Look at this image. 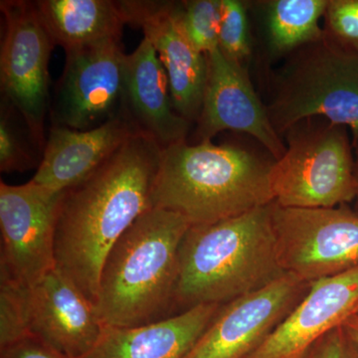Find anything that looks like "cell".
I'll return each instance as SVG.
<instances>
[{
    "mask_svg": "<svg viewBox=\"0 0 358 358\" xmlns=\"http://www.w3.org/2000/svg\"><path fill=\"white\" fill-rule=\"evenodd\" d=\"M353 152H355V185H357V193H355V209L358 212V138L352 141Z\"/></svg>",
    "mask_w": 358,
    "mask_h": 358,
    "instance_id": "obj_29",
    "label": "cell"
},
{
    "mask_svg": "<svg viewBox=\"0 0 358 358\" xmlns=\"http://www.w3.org/2000/svg\"><path fill=\"white\" fill-rule=\"evenodd\" d=\"M28 294L29 287L0 278V348L30 336Z\"/></svg>",
    "mask_w": 358,
    "mask_h": 358,
    "instance_id": "obj_23",
    "label": "cell"
},
{
    "mask_svg": "<svg viewBox=\"0 0 358 358\" xmlns=\"http://www.w3.org/2000/svg\"><path fill=\"white\" fill-rule=\"evenodd\" d=\"M249 11L248 2L222 0L218 48L226 57L243 65L253 53Z\"/></svg>",
    "mask_w": 358,
    "mask_h": 358,
    "instance_id": "obj_22",
    "label": "cell"
},
{
    "mask_svg": "<svg viewBox=\"0 0 358 358\" xmlns=\"http://www.w3.org/2000/svg\"><path fill=\"white\" fill-rule=\"evenodd\" d=\"M120 40L65 52L52 110L53 127L87 131L121 114L128 55Z\"/></svg>",
    "mask_w": 358,
    "mask_h": 358,
    "instance_id": "obj_10",
    "label": "cell"
},
{
    "mask_svg": "<svg viewBox=\"0 0 358 358\" xmlns=\"http://www.w3.org/2000/svg\"><path fill=\"white\" fill-rule=\"evenodd\" d=\"M4 34L0 52V84L7 102L17 110L40 150L49 109L48 64L55 46L36 2H0Z\"/></svg>",
    "mask_w": 358,
    "mask_h": 358,
    "instance_id": "obj_8",
    "label": "cell"
},
{
    "mask_svg": "<svg viewBox=\"0 0 358 358\" xmlns=\"http://www.w3.org/2000/svg\"><path fill=\"white\" fill-rule=\"evenodd\" d=\"M192 224L166 209L141 216L110 249L96 308L105 327L143 326L173 305L179 251Z\"/></svg>",
    "mask_w": 358,
    "mask_h": 358,
    "instance_id": "obj_4",
    "label": "cell"
},
{
    "mask_svg": "<svg viewBox=\"0 0 358 358\" xmlns=\"http://www.w3.org/2000/svg\"><path fill=\"white\" fill-rule=\"evenodd\" d=\"M272 218L285 274L310 285L358 267V212L348 204L286 208L274 202Z\"/></svg>",
    "mask_w": 358,
    "mask_h": 358,
    "instance_id": "obj_7",
    "label": "cell"
},
{
    "mask_svg": "<svg viewBox=\"0 0 358 358\" xmlns=\"http://www.w3.org/2000/svg\"><path fill=\"white\" fill-rule=\"evenodd\" d=\"M305 358H350V341L343 326L320 339Z\"/></svg>",
    "mask_w": 358,
    "mask_h": 358,
    "instance_id": "obj_27",
    "label": "cell"
},
{
    "mask_svg": "<svg viewBox=\"0 0 358 358\" xmlns=\"http://www.w3.org/2000/svg\"><path fill=\"white\" fill-rule=\"evenodd\" d=\"M206 57V87L196 121L199 143L211 141L221 131H236L255 138L273 159H281L286 143L275 131L246 65L226 57L219 48Z\"/></svg>",
    "mask_w": 358,
    "mask_h": 358,
    "instance_id": "obj_13",
    "label": "cell"
},
{
    "mask_svg": "<svg viewBox=\"0 0 358 358\" xmlns=\"http://www.w3.org/2000/svg\"><path fill=\"white\" fill-rule=\"evenodd\" d=\"M122 112L134 129L162 150L187 141L192 122L174 110L169 77L150 40L128 55Z\"/></svg>",
    "mask_w": 358,
    "mask_h": 358,
    "instance_id": "obj_17",
    "label": "cell"
},
{
    "mask_svg": "<svg viewBox=\"0 0 358 358\" xmlns=\"http://www.w3.org/2000/svg\"><path fill=\"white\" fill-rule=\"evenodd\" d=\"M310 285L284 274L267 286L221 306L186 358H247L255 352Z\"/></svg>",
    "mask_w": 358,
    "mask_h": 358,
    "instance_id": "obj_11",
    "label": "cell"
},
{
    "mask_svg": "<svg viewBox=\"0 0 358 358\" xmlns=\"http://www.w3.org/2000/svg\"><path fill=\"white\" fill-rule=\"evenodd\" d=\"M136 134L122 112L87 131L52 127L31 181L51 192H64L91 176Z\"/></svg>",
    "mask_w": 358,
    "mask_h": 358,
    "instance_id": "obj_16",
    "label": "cell"
},
{
    "mask_svg": "<svg viewBox=\"0 0 358 358\" xmlns=\"http://www.w3.org/2000/svg\"><path fill=\"white\" fill-rule=\"evenodd\" d=\"M95 303L57 268L29 288L30 336L70 358H84L105 329Z\"/></svg>",
    "mask_w": 358,
    "mask_h": 358,
    "instance_id": "obj_15",
    "label": "cell"
},
{
    "mask_svg": "<svg viewBox=\"0 0 358 358\" xmlns=\"http://www.w3.org/2000/svg\"><path fill=\"white\" fill-rule=\"evenodd\" d=\"M358 303V267L310 284L262 345L247 358H305L313 346L343 326Z\"/></svg>",
    "mask_w": 358,
    "mask_h": 358,
    "instance_id": "obj_14",
    "label": "cell"
},
{
    "mask_svg": "<svg viewBox=\"0 0 358 358\" xmlns=\"http://www.w3.org/2000/svg\"><path fill=\"white\" fill-rule=\"evenodd\" d=\"M124 23L140 28L150 40L169 77L174 110L190 122L199 120L208 63L186 36L178 1H117Z\"/></svg>",
    "mask_w": 358,
    "mask_h": 358,
    "instance_id": "obj_12",
    "label": "cell"
},
{
    "mask_svg": "<svg viewBox=\"0 0 358 358\" xmlns=\"http://www.w3.org/2000/svg\"><path fill=\"white\" fill-rule=\"evenodd\" d=\"M63 192L31 180L0 182V278L33 287L56 268L55 234Z\"/></svg>",
    "mask_w": 358,
    "mask_h": 358,
    "instance_id": "obj_9",
    "label": "cell"
},
{
    "mask_svg": "<svg viewBox=\"0 0 358 358\" xmlns=\"http://www.w3.org/2000/svg\"><path fill=\"white\" fill-rule=\"evenodd\" d=\"M0 117V171L3 173L23 171L35 166L31 150L16 128L11 117L9 103L3 101Z\"/></svg>",
    "mask_w": 358,
    "mask_h": 358,
    "instance_id": "obj_24",
    "label": "cell"
},
{
    "mask_svg": "<svg viewBox=\"0 0 358 358\" xmlns=\"http://www.w3.org/2000/svg\"><path fill=\"white\" fill-rule=\"evenodd\" d=\"M266 108L280 136L296 122L322 117L358 138V50L326 36L303 45L268 75Z\"/></svg>",
    "mask_w": 358,
    "mask_h": 358,
    "instance_id": "obj_5",
    "label": "cell"
},
{
    "mask_svg": "<svg viewBox=\"0 0 358 358\" xmlns=\"http://www.w3.org/2000/svg\"><path fill=\"white\" fill-rule=\"evenodd\" d=\"M162 148L136 134L79 185L63 192L55 234L56 268L95 303L106 258L152 208Z\"/></svg>",
    "mask_w": 358,
    "mask_h": 358,
    "instance_id": "obj_1",
    "label": "cell"
},
{
    "mask_svg": "<svg viewBox=\"0 0 358 358\" xmlns=\"http://www.w3.org/2000/svg\"><path fill=\"white\" fill-rule=\"evenodd\" d=\"M273 203L216 223L190 226L179 251L173 305L185 310L224 305L285 274L278 258Z\"/></svg>",
    "mask_w": 358,
    "mask_h": 358,
    "instance_id": "obj_3",
    "label": "cell"
},
{
    "mask_svg": "<svg viewBox=\"0 0 358 358\" xmlns=\"http://www.w3.org/2000/svg\"><path fill=\"white\" fill-rule=\"evenodd\" d=\"M178 16L193 46L206 54L218 48L222 0L178 1Z\"/></svg>",
    "mask_w": 358,
    "mask_h": 358,
    "instance_id": "obj_21",
    "label": "cell"
},
{
    "mask_svg": "<svg viewBox=\"0 0 358 358\" xmlns=\"http://www.w3.org/2000/svg\"><path fill=\"white\" fill-rule=\"evenodd\" d=\"M0 358H70L33 336L0 348Z\"/></svg>",
    "mask_w": 358,
    "mask_h": 358,
    "instance_id": "obj_26",
    "label": "cell"
},
{
    "mask_svg": "<svg viewBox=\"0 0 358 358\" xmlns=\"http://www.w3.org/2000/svg\"><path fill=\"white\" fill-rule=\"evenodd\" d=\"M221 306H195L143 326L106 327L94 350L84 358H186Z\"/></svg>",
    "mask_w": 358,
    "mask_h": 358,
    "instance_id": "obj_18",
    "label": "cell"
},
{
    "mask_svg": "<svg viewBox=\"0 0 358 358\" xmlns=\"http://www.w3.org/2000/svg\"><path fill=\"white\" fill-rule=\"evenodd\" d=\"M329 0H266L250 2L261 20L268 60L288 57L303 45L322 38Z\"/></svg>",
    "mask_w": 358,
    "mask_h": 358,
    "instance_id": "obj_20",
    "label": "cell"
},
{
    "mask_svg": "<svg viewBox=\"0 0 358 358\" xmlns=\"http://www.w3.org/2000/svg\"><path fill=\"white\" fill-rule=\"evenodd\" d=\"M286 152L270 171L275 204L331 208L355 201V152L350 129L326 117L296 122L284 134Z\"/></svg>",
    "mask_w": 358,
    "mask_h": 358,
    "instance_id": "obj_6",
    "label": "cell"
},
{
    "mask_svg": "<svg viewBox=\"0 0 358 358\" xmlns=\"http://www.w3.org/2000/svg\"><path fill=\"white\" fill-rule=\"evenodd\" d=\"M272 162L236 145L202 141L162 150L152 188V208L206 225L274 202Z\"/></svg>",
    "mask_w": 358,
    "mask_h": 358,
    "instance_id": "obj_2",
    "label": "cell"
},
{
    "mask_svg": "<svg viewBox=\"0 0 358 358\" xmlns=\"http://www.w3.org/2000/svg\"><path fill=\"white\" fill-rule=\"evenodd\" d=\"M324 20L327 37L358 50V0H329Z\"/></svg>",
    "mask_w": 358,
    "mask_h": 358,
    "instance_id": "obj_25",
    "label": "cell"
},
{
    "mask_svg": "<svg viewBox=\"0 0 358 358\" xmlns=\"http://www.w3.org/2000/svg\"><path fill=\"white\" fill-rule=\"evenodd\" d=\"M358 313V303H357V308H355V313Z\"/></svg>",
    "mask_w": 358,
    "mask_h": 358,
    "instance_id": "obj_31",
    "label": "cell"
},
{
    "mask_svg": "<svg viewBox=\"0 0 358 358\" xmlns=\"http://www.w3.org/2000/svg\"><path fill=\"white\" fill-rule=\"evenodd\" d=\"M36 2L54 45L65 52L121 39L126 25L117 1L40 0Z\"/></svg>",
    "mask_w": 358,
    "mask_h": 358,
    "instance_id": "obj_19",
    "label": "cell"
},
{
    "mask_svg": "<svg viewBox=\"0 0 358 358\" xmlns=\"http://www.w3.org/2000/svg\"><path fill=\"white\" fill-rule=\"evenodd\" d=\"M350 358H358V346L352 341H350Z\"/></svg>",
    "mask_w": 358,
    "mask_h": 358,
    "instance_id": "obj_30",
    "label": "cell"
},
{
    "mask_svg": "<svg viewBox=\"0 0 358 358\" xmlns=\"http://www.w3.org/2000/svg\"><path fill=\"white\" fill-rule=\"evenodd\" d=\"M343 327L350 341L358 346V313H352L343 322Z\"/></svg>",
    "mask_w": 358,
    "mask_h": 358,
    "instance_id": "obj_28",
    "label": "cell"
}]
</instances>
